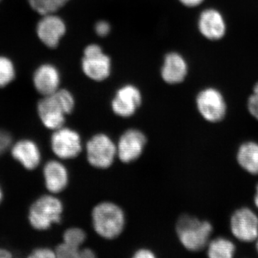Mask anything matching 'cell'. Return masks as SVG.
I'll list each match as a JSON object with an SVG mask.
<instances>
[{
	"instance_id": "6da1fadb",
	"label": "cell",
	"mask_w": 258,
	"mask_h": 258,
	"mask_svg": "<svg viewBox=\"0 0 258 258\" xmlns=\"http://www.w3.org/2000/svg\"><path fill=\"white\" fill-rule=\"evenodd\" d=\"M91 220L97 235L106 240H114L125 229L124 211L119 205L112 202L97 204L93 209Z\"/></svg>"
},
{
	"instance_id": "7a4b0ae2",
	"label": "cell",
	"mask_w": 258,
	"mask_h": 258,
	"mask_svg": "<svg viewBox=\"0 0 258 258\" xmlns=\"http://www.w3.org/2000/svg\"><path fill=\"white\" fill-rule=\"evenodd\" d=\"M176 232L184 248L190 252H200L208 246L213 232V226L207 220L183 215L176 222Z\"/></svg>"
},
{
	"instance_id": "3957f363",
	"label": "cell",
	"mask_w": 258,
	"mask_h": 258,
	"mask_svg": "<svg viewBox=\"0 0 258 258\" xmlns=\"http://www.w3.org/2000/svg\"><path fill=\"white\" fill-rule=\"evenodd\" d=\"M74 97L67 90H57L39 102L38 113L42 123L50 129L63 127L66 115L74 111Z\"/></svg>"
},
{
	"instance_id": "277c9868",
	"label": "cell",
	"mask_w": 258,
	"mask_h": 258,
	"mask_svg": "<svg viewBox=\"0 0 258 258\" xmlns=\"http://www.w3.org/2000/svg\"><path fill=\"white\" fill-rule=\"evenodd\" d=\"M86 157L93 167L108 169L117 157L116 144L106 134H95L86 144Z\"/></svg>"
},
{
	"instance_id": "5b68a950",
	"label": "cell",
	"mask_w": 258,
	"mask_h": 258,
	"mask_svg": "<svg viewBox=\"0 0 258 258\" xmlns=\"http://www.w3.org/2000/svg\"><path fill=\"white\" fill-rule=\"evenodd\" d=\"M63 207L60 200L53 196L42 197L30 208L29 220L34 228L47 230L53 223H59Z\"/></svg>"
},
{
	"instance_id": "8992f818",
	"label": "cell",
	"mask_w": 258,
	"mask_h": 258,
	"mask_svg": "<svg viewBox=\"0 0 258 258\" xmlns=\"http://www.w3.org/2000/svg\"><path fill=\"white\" fill-rule=\"evenodd\" d=\"M197 108L202 117L211 123H217L225 118L227 104L218 90L208 88L200 91L196 98Z\"/></svg>"
},
{
	"instance_id": "52a82bcc",
	"label": "cell",
	"mask_w": 258,
	"mask_h": 258,
	"mask_svg": "<svg viewBox=\"0 0 258 258\" xmlns=\"http://www.w3.org/2000/svg\"><path fill=\"white\" fill-rule=\"evenodd\" d=\"M82 69L85 75L95 81H103L111 74V59L96 44L88 45L84 50Z\"/></svg>"
},
{
	"instance_id": "ba28073f",
	"label": "cell",
	"mask_w": 258,
	"mask_h": 258,
	"mask_svg": "<svg viewBox=\"0 0 258 258\" xmlns=\"http://www.w3.org/2000/svg\"><path fill=\"white\" fill-rule=\"evenodd\" d=\"M230 228L237 240L254 242L258 238V216L248 208L237 209L231 215Z\"/></svg>"
},
{
	"instance_id": "9c48e42d",
	"label": "cell",
	"mask_w": 258,
	"mask_h": 258,
	"mask_svg": "<svg viewBox=\"0 0 258 258\" xmlns=\"http://www.w3.org/2000/svg\"><path fill=\"white\" fill-rule=\"evenodd\" d=\"M147 144V137L142 131L127 129L116 143L117 158L124 164L134 162L143 154Z\"/></svg>"
},
{
	"instance_id": "30bf717a",
	"label": "cell",
	"mask_w": 258,
	"mask_h": 258,
	"mask_svg": "<svg viewBox=\"0 0 258 258\" xmlns=\"http://www.w3.org/2000/svg\"><path fill=\"white\" fill-rule=\"evenodd\" d=\"M54 153L62 159L77 157L83 149L81 136L76 131L69 128L57 129L51 139Z\"/></svg>"
},
{
	"instance_id": "8fae6325",
	"label": "cell",
	"mask_w": 258,
	"mask_h": 258,
	"mask_svg": "<svg viewBox=\"0 0 258 258\" xmlns=\"http://www.w3.org/2000/svg\"><path fill=\"white\" fill-rule=\"evenodd\" d=\"M142 103V95L133 85L122 86L115 93L111 101L112 111L121 118H129L135 114Z\"/></svg>"
},
{
	"instance_id": "7c38bea8",
	"label": "cell",
	"mask_w": 258,
	"mask_h": 258,
	"mask_svg": "<svg viewBox=\"0 0 258 258\" xmlns=\"http://www.w3.org/2000/svg\"><path fill=\"white\" fill-rule=\"evenodd\" d=\"M66 31V26L63 20L52 14L44 15L37 24V33L39 38L50 48L58 45Z\"/></svg>"
},
{
	"instance_id": "4fadbf2b",
	"label": "cell",
	"mask_w": 258,
	"mask_h": 258,
	"mask_svg": "<svg viewBox=\"0 0 258 258\" xmlns=\"http://www.w3.org/2000/svg\"><path fill=\"white\" fill-rule=\"evenodd\" d=\"M198 28L204 37L210 40L222 38L226 32V25L223 17L216 10H204L199 18Z\"/></svg>"
},
{
	"instance_id": "5bb4252c",
	"label": "cell",
	"mask_w": 258,
	"mask_h": 258,
	"mask_svg": "<svg viewBox=\"0 0 258 258\" xmlns=\"http://www.w3.org/2000/svg\"><path fill=\"white\" fill-rule=\"evenodd\" d=\"M187 72V63L180 54L170 52L166 55L161 69V77L166 83L176 85L183 82Z\"/></svg>"
},
{
	"instance_id": "9a60e30c",
	"label": "cell",
	"mask_w": 258,
	"mask_h": 258,
	"mask_svg": "<svg viewBox=\"0 0 258 258\" xmlns=\"http://www.w3.org/2000/svg\"><path fill=\"white\" fill-rule=\"evenodd\" d=\"M33 81L39 93L45 96H49L58 90L60 74L52 64H44L35 71Z\"/></svg>"
},
{
	"instance_id": "2e32d148",
	"label": "cell",
	"mask_w": 258,
	"mask_h": 258,
	"mask_svg": "<svg viewBox=\"0 0 258 258\" xmlns=\"http://www.w3.org/2000/svg\"><path fill=\"white\" fill-rule=\"evenodd\" d=\"M45 184L52 193L63 191L69 184V173L63 164L57 161H50L44 168Z\"/></svg>"
},
{
	"instance_id": "e0dca14e",
	"label": "cell",
	"mask_w": 258,
	"mask_h": 258,
	"mask_svg": "<svg viewBox=\"0 0 258 258\" xmlns=\"http://www.w3.org/2000/svg\"><path fill=\"white\" fill-rule=\"evenodd\" d=\"M13 157L28 169H34L40 161V152L36 144L30 140H23L15 144L12 150Z\"/></svg>"
},
{
	"instance_id": "ac0fdd59",
	"label": "cell",
	"mask_w": 258,
	"mask_h": 258,
	"mask_svg": "<svg viewBox=\"0 0 258 258\" xmlns=\"http://www.w3.org/2000/svg\"><path fill=\"white\" fill-rule=\"evenodd\" d=\"M236 159L242 169L251 175H258V143L252 141L241 144Z\"/></svg>"
},
{
	"instance_id": "d6986e66",
	"label": "cell",
	"mask_w": 258,
	"mask_h": 258,
	"mask_svg": "<svg viewBox=\"0 0 258 258\" xmlns=\"http://www.w3.org/2000/svg\"><path fill=\"white\" fill-rule=\"evenodd\" d=\"M206 249L208 256L210 258H232L236 252L234 242L222 237L210 240Z\"/></svg>"
},
{
	"instance_id": "ffe728a7",
	"label": "cell",
	"mask_w": 258,
	"mask_h": 258,
	"mask_svg": "<svg viewBox=\"0 0 258 258\" xmlns=\"http://www.w3.org/2000/svg\"><path fill=\"white\" fill-rule=\"evenodd\" d=\"M69 0H28L34 10L42 15L52 14L60 9Z\"/></svg>"
},
{
	"instance_id": "44dd1931",
	"label": "cell",
	"mask_w": 258,
	"mask_h": 258,
	"mask_svg": "<svg viewBox=\"0 0 258 258\" xmlns=\"http://www.w3.org/2000/svg\"><path fill=\"white\" fill-rule=\"evenodd\" d=\"M14 64L9 58L0 57V87H5L15 79Z\"/></svg>"
},
{
	"instance_id": "7402d4cb",
	"label": "cell",
	"mask_w": 258,
	"mask_h": 258,
	"mask_svg": "<svg viewBox=\"0 0 258 258\" xmlns=\"http://www.w3.org/2000/svg\"><path fill=\"white\" fill-rule=\"evenodd\" d=\"M86 237L87 235L86 232L79 227L68 229L63 235L64 242L78 248H81V246L84 243Z\"/></svg>"
},
{
	"instance_id": "603a6c76",
	"label": "cell",
	"mask_w": 258,
	"mask_h": 258,
	"mask_svg": "<svg viewBox=\"0 0 258 258\" xmlns=\"http://www.w3.org/2000/svg\"><path fill=\"white\" fill-rule=\"evenodd\" d=\"M80 249L81 248L63 242L57 246L55 255L60 258H79Z\"/></svg>"
},
{
	"instance_id": "cb8c5ba5",
	"label": "cell",
	"mask_w": 258,
	"mask_h": 258,
	"mask_svg": "<svg viewBox=\"0 0 258 258\" xmlns=\"http://www.w3.org/2000/svg\"><path fill=\"white\" fill-rule=\"evenodd\" d=\"M247 109L249 114L258 120V94L253 93L247 100Z\"/></svg>"
},
{
	"instance_id": "d4e9b609",
	"label": "cell",
	"mask_w": 258,
	"mask_h": 258,
	"mask_svg": "<svg viewBox=\"0 0 258 258\" xmlns=\"http://www.w3.org/2000/svg\"><path fill=\"white\" fill-rule=\"evenodd\" d=\"M11 142L10 134L4 131L0 130V155L9 148Z\"/></svg>"
},
{
	"instance_id": "484cf974",
	"label": "cell",
	"mask_w": 258,
	"mask_h": 258,
	"mask_svg": "<svg viewBox=\"0 0 258 258\" xmlns=\"http://www.w3.org/2000/svg\"><path fill=\"white\" fill-rule=\"evenodd\" d=\"M95 31H96L97 35H99V36H106L111 31L110 24L106 21L98 22L96 26H95Z\"/></svg>"
},
{
	"instance_id": "4316f807",
	"label": "cell",
	"mask_w": 258,
	"mask_h": 258,
	"mask_svg": "<svg viewBox=\"0 0 258 258\" xmlns=\"http://www.w3.org/2000/svg\"><path fill=\"white\" fill-rule=\"evenodd\" d=\"M56 257L55 252L49 249L42 248L35 249L30 255L33 258H53Z\"/></svg>"
},
{
	"instance_id": "83f0119b",
	"label": "cell",
	"mask_w": 258,
	"mask_h": 258,
	"mask_svg": "<svg viewBox=\"0 0 258 258\" xmlns=\"http://www.w3.org/2000/svg\"><path fill=\"white\" fill-rule=\"evenodd\" d=\"M135 258H154L156 254L151 249L147 248H141L137 249L133 255Z\"/></svg>"
},
{
	"instance_id": "f1b7e54d",
	"label": "cell",
	"mask_w": 258,
	"mask_h": 258,
	"mask_svg": "<svg viewBox=\"0 0 258 258\" xmlns=\"http://www.w3.org/2000/svg\"><path fill=\"white\" fill-rule=\"evenodd\" d=\"M96 257L94 251L89 248L80 249L79 258H94Z\"/></svg>"
},
{
	"instance_id": "f546056e",
	"label": "cell",
	"mask_w": 258,
	"mask_h": 258,
	"mask_svg": "<svg viewBox=\"0 0 258 258\" xmlns=\"http://www.w3.org/2000/svg\"><path fill=\"white\" fill-rule=\"evenodd\" d=\"M180 3L188 8H195L202 4L205 0H179Z\"/></svg>"
},
{
	"instance_id": "4dcf8cb0",
	"label": "cell",
	"mask_w": 258,
	"mask_h": 258,
	"mask_svg": "<svg viewBox=\"0 0 258 258\" xmlns=\"http://www.w3.org/2000/svg\"><path fill=\"white\" fill-rule=\"evenodd\" d=\"M12 254L8 251L0 249V258H8L11 257Z\"/></svg>"
},
{
	"instance_id": "1f68e13d",
	"label": "cell",
	"mask_w": 258,
	"mask_h": 258,
	"mask_svg": "<svg viewBox=\"0 0 258 258\" xmlns=\"http://www.w3.org/2000/svg\"><path fill=\"white\" fill-rule=\"evenodd\" d=\"M254 204L258 210V183L255 186V193H254Z\"/></svg>"
},
{
	"instance_id": "d6a6232c",
	"label": "cell",
	"mask_w": 258,
	"mask_h": 258,
	"mask_svg": "<svg viewBox=\"0 0 258 258\" xmlns=\"http://www.w3.org/2000/svg\"><path fill=\"white\" fill-rule=\"evenodd\" d=\"M253 93H258V82L254 85L253 88Z\"/></svg>"
},
{
	"instance_id": "836d02e7",
	"label": "cell",
	"mask_w": 258,
	"mask_h": 258,
	"mask_svg": "<svg viewBox=\"0 0 258 258\" xmlns=\"http://www.w3.org/2000/svg\"><path fill=\"white\" fill-rule=\"evenodd\" d=\"M2 200H3V192H2V190L0 189V203H1Z\"/></svg>"
},
{
	"instance_id": "e575fe53",
	"label": "cell",
	"mask_w": 258,
	"mask_h": 258,
	"mask_svg": "<svg viewBox=\"0 0 258 258\" xmlns=\"http://www.w3.org/2000/svg\"><path fill=\"white\" fill-rule=\"evenodd\" d=\"M256 244H255V247L256 249H257V252H258V238L257 239V240L255 241Z\"/></svg>"
}]
</instances>
